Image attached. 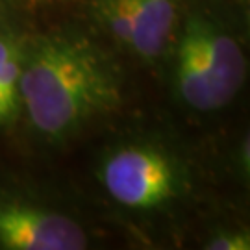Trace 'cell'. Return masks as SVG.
<instances>
[{
  "instance_id": "4",
  "label": "cell",
  "mask_w": 250,
  "mask_h": 250,
  "mask_svg": "<svg viewBox=\"0 0 250 250\" xmlns=\"http://www.w3.org/2000/svg\"><path fill=\"white\" fill-rule=\"evenodd\" d=\"M184 34H188L195 43L215 95L221 106H226L245 82L247 60L243 48L223 28L200 15L189 17Z\"/></svg>"
},
{
  "instance_id": "6",
  "label": "cell",
  "mask_w": 250,
  "mask_h": 250,
  "mask_svg": "<svg viewBox=\"0 0 250 250\" xmlns=\"http://www.w3.org/2000/svg\"><path fill=\"white\" fill-rule=\"evenodd\" d=\"M21 71L22 56L17 43L0 34V126L11 123L19 111Z\"/></svg>"
},
{
  "instance_id": "5",
  "label": "cell",
  "mask_w": 250,
  "mask_h": 250,
  "mask_svg": "<svg viewBox=\"0 0 250 250\" xmlns=\"http://www.w3.org/2000/svg\"><path fill=\"white\" fill-rule=\"evenodd\" d=\"M176 0H134V32L130 48L143 60H156L172 36Z\"/></svg>"
},
{
  "instance_id": "8",
  "label": "cell",
  "mask_w": 250,
  "mask_h": 250,
  "mask_svg": "<svg viewBox=\"0 0 250 250\" xmlns=\"http://www.w3.org/2000/svg\"><path fill=\"white\" fill-rule=\"evenodd\" d=\"M208 250H249L250 249V239L247 233L239 232H230V233H221L213 239H209L208 245H204Z\"/></svg>"
},
{
  "instance_id": "3",
  "label": "cell",
  "mask_w": 250,
  "mask_h": 250,
  "mask_svg": "<svg viewBox=\"0 0 250 250\" xmlns=\"http://www.w3.org/2000/svg\"><path fill=\"white\" fill-rule=\"evenodd\" d=\"M0 247L9 250H82L87 235L78 223L56 211L0 202Z\"/></svg>"
},
{
  "instance_id": "7",
  "label": "cell",
  "mask_w": 250,
  "mask_h": 250,
  "mask_svg": "<svg viewBox=\"0 0 250 250\" xmlns=\"http://www.w3.org/2000/svg\"><path fill=\"white\" fill-rule=\"evenodd\" d=\"M99 11L117 43L130 48L134 32V0H100Z\"/></svg>"
},
{
  "instance_id": "1",
  "label": "cell",
  "mask_w": 250,
  "mask_h": 250,
  "mask_svg": "<svg viewBox=\"0 0 250 250\" xmlns=\"http://www.w3.org/2000/svg\"><path fill=\"white\" fill-rule=\"evenodd\" d=\"M19 95L30 125L48 139H58L109 109L119 99V87L95 46L52 37L22 58Z\"/></svg>"
},
{
  "instance_id": "2",
  "label": "cell",
  "mask_w": 250,
  "mask_h": 250,
  "mask_svg": "<svg viewBox=\"0 0 250 250\" xmlns=\"http://www.w3.org/2000/svg\"><path fill=\"white\" fill-rule=\"evenodd\" d=\"M100 178L109 197L132 209H152L176 195L178 172L165 154L146 145H126L106 158Z\"/></svg>"
}]
</instances>
